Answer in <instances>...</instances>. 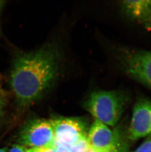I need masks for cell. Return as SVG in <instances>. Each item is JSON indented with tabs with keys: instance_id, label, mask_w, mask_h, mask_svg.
Instances as JSON below:
<instances>
[{
	"instance_id": "ac0fdd59",
	"label": "cell",
	"mask_w": 151,
	"mask_h": 152,
	"mask_svg": "<svg viewBox=\"0 0 151 152\" xmlns=\"http://www.w3.org/2000/svg\"></svg>"
},
{
	"instance_id": "52a82bcc",
	"label": "cell",
	"mask_w": 151,
	"mask_h": 152,
	"mask_svg": "<svg viewBox=\"0 0 151 152\" xmlns=\"http://www.w3.org/2000/svg\"><path fill=\"white\" fill-rule=\"evenodd\" d=\"M151 134V101L145 96L137 99L133 108L129 137L133 140Z\"/></svg>"
},
{
	"instance_id": "5bb4252c",
	"label": "cell",
	"mask_w": 151,
	"mask_h": 152,
	"mask_svg": "<svg viewBox=\"0 0 151 152\" xmlns=\"http://www.w3.org/2000/svg\"><path fill=\"white\" fill-rule=\"evenodd\" d=\"M4 105V99L3 98V96L0 92V117H1L2 110H3Z\"/></svg>"
},
{
	"instance_id": "30bf717a",
	"label": "cell",
	"mask_w": 151,
	"mask_h": 152,
	"mask_svg": "<svg viewBox=\"0 0 151 152\" xmlns=\"http://www.w3.org/2000/svg\"><path fill=\"white\" fill-rule=\"evenodd\" d=\"M134 152H151V135Z\"/></svg>"
},
{
	"instance_id": "9c48e42d",
	"label": "cell",
	"mask_w": 151,
	"mask_h": 152,
	"mask_svg": "<svg viewBox=\"0 0 151 152\" xmlns=\"http://www.w3.org/2000/svg\"><path fill=\"white\" fill-rule=\"evenodd\" d=\"M89 148L87 139L84 138L68 148L71 152H86Z\"/></svg>"
},
{
	"instance_id": "ba28073f",
	"label": "cell",
	"mask_w": 151,
	"mask_h": 152,
	"mask_svg": "<svg viewBox=\"0 0 151 152\" xmlns=\"http://www.w3.org/2000/svg\"><path fill=\"white\" fill-rule=\"evenodd\" d=\"M120 7L127 18L151 30V0L122 1Z\"/></svg>"
},
{
	"instance_id": "277c9868",
	"label": "cell",
	"mask_w": 151,
	"mask_h": 152,
	"mask_svg": "<svg viewBox=\"0 0 151 152\" xmlns=\"http://www.w3.org/2000/svg\"><path fill=\"white\" fill-rule=\"evenodd\" d=\"M20 141L31 149L54 148L56 141L52 120L36 119L29 122L21 132Z\"/></svg>"
},
{
	"instance_id": "8992f818",
	"label": "cell",
	"mask_w": 151,
	"mask_h": 152,
	"mask_svg": "<svg viewBox=\"0 0 151 152\" xmlns=\"http://www.w3.org/2000/svg\"><path fill=\"white\" fill-rule=\"evenodd\" d=\"M86 139L89 147L95 152H119L121 146L118 134L97 120L91 126Z\"/></svg>"
},
{
	"instance_id": "7a4b0ae2",
	"label": "cell",
	"mask_w": 151,
	"mask_h": 152,
	"mask_svg": "<svg viewBox=\"0 0 151 152\" xmlns=\"http://www.w3.org/2000/svg\"><path fill=\"white\" fill-rule=\"evenodd\" d=\"M130 100L122 90L95 89L86 96L84 106L95 120L107 126H114L121 118Z\"/></svg>"
},
{
	"instance_id": "2e32d148",
	"label": "cell",
	"mask_w": 151,
	"mask_h": 152,
	"mask_svg": "<svg viewBox=\"0 0 151 152\" xmlns=\"http://www.w3.org/2000/svg\"><path fill=\"white\" fill-rule=\"evenodd\" d=\"M27 152H36L34 150V149H30V148H29V149H27Z\"/></svg>"
},
{
	"instance_id": "e0dca14e",
	"label": "cell",
	"mask_w": 151,
	"mask_h": 152,
	"mask_svg": "<svg viewBox=\"0 0 151 152\" xmlns=\"http://www.w3.org/2000/svg\"><path fill=\"white\" fill-rule=\"evenodd\" d=\"M0 152H8L6 148H1L0 149Z\"/></svg>"
},
{
	"instance_id": "7c38bea8",
	"label": "cell",
	"mask_w": 151,
	"mask_h": 152,
	"mask_svg": "<svg viewBox=\"0 0 151 152\" xmlns=\"http://www.w3.org/2000/svg\"><path fill=\"white\" fill-rule=\"evenodd\" d=\"M55 152H71L68 148L57 142H55L54 147Z\"/></svg>"
},
{
	"instance_id": "9a60e30c",
	"label": "cell",
	"mask_w": 151,
	"mask_h": 152,
	"mask_svg": "<svg viewBox=\"0 0 151 152\" xmlns=\"http://www.w3.org/2000/svg\"><path fill=\"white\" fill-rule=\"evenodd\" d=\"M4 5V1H0V18H1V11H2V10H3Z\"/></svg>"
},
{
	"instance_id": "4fadbf2b",
	"label": "cell",
	"mask_w": 151,
	"mask_h": 152,
	"mask_svg": "<svg viewBox=\"0 0 151 152\" xmlns=\"http://www.w3.org/2000/svg\"><path fill=\"white\" fill-rule=\"evenodd\" d=\"M31 149V148H30ZM36 152H55L54 148L46 149H34Z\"/></svg>"
},
{
	"instance_id": "8fae6325",
	"label": "cell",
	"mask_w": 151,
	"mask_h": 152,
	"mask_svg": "<svg viewBox=\"0 0 151 152\" xmlns=\"http://www.w3.org/2000/svg\"><path fill=\"white\" fill-rule=\"evenodd\" d=\"M8 152H27V148L23 145L15 144L11 147Z\"/></svg>"
},
{
	"instance_id": "6da1fadb",
	"label": "cell",
	"mask_w": 151,
	"mask_h": 152,
	"mask_svg": "<svg viewBox=\"0 0 151 152\" xmlns=\"http://www.w3.org/2000/svg\"><path fill=\"white\" fill-rule=\"evenodd\" d=\"M64 59L63 49L56 40L33 50L17 52L9 82L19 107H29L53 90L62 74Z\"/></svg>"
},
{
	"instance_id": "3957f363",
	"label": "cell",
	"mask_w": 151,
	"mask_h": 152,
	"mask_svg": "<svg viewBox=\"0 0 151 152\" xmlns=\"http://www.w3.org/2000/svg\"><path fill=\"white\" fill-rule=\"evenodd\" d=\"M114 55L126 75L151 89V49L121 46L115 49Z\"/></svg>"
},
{
	"instance_id": "5b68a950",
	"label": "cell",
	"mask_w": 151,
	"mask_h": 152,
	"mask_svg": "<svg viewBox=\"0 0 151 152\" xmlns=\"http://www.w3.org/2000/svg\"><path fill=\"white\" fill-rule=\"evenodd\" d=\"M52 122L56 142L67 148L87 137L86 126L79 118H57Z\"/></svg>"
}]
</instances>
